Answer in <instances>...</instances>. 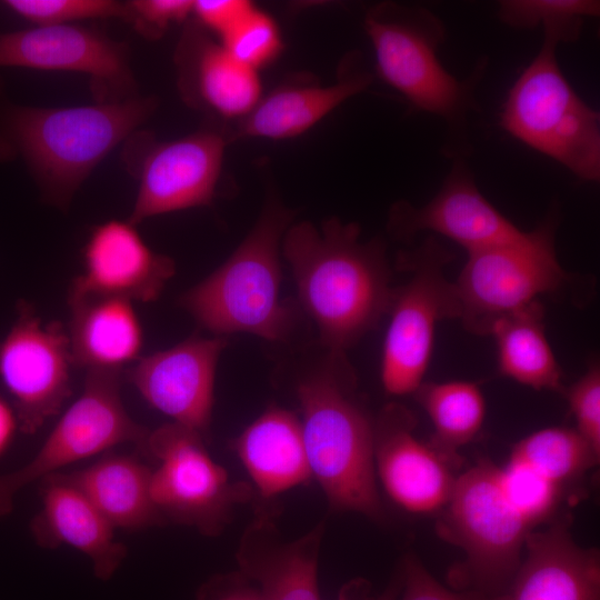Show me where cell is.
Wrapping results in <instances>:
<instances>
[{"label": "cell", "mask_w": 600, "mask_h": 600, "mask_svg": "<svg viewBox=\"0 0 600 600\" xmlns=\"http://www.w3.org/2000/svg\"><path fill=\"white\" fill-rule=\"evenodd\" d=\"M600 2L594 0H502L498 17L514 29L541 27L543 40L556 46L579 39L586 19L598 18Z\"/></svg>", "instance_id": "cell-30"}, {"label": "cell", "mask_w": 600, "mask_h": 600, "mask_svg": "<svg viewBox=\"0 0 600 600\" xmlns=\"http://www.w3.org/2000/svg\"><path fill=\"white\" fill-rule=\"evenodd\" d=\"M227 343L226 337H189L140 357L127 371V380L153 409L203 436L211 421L218 361Z\"/></svg>", "instance_id": "cell-15"}, {"label": "cell", "mask_w": 600, "mask_h": 600, "mask_svg": "<svg viewBox=\"0 0 600 600\" xmlns=\"http://www.w3.org/2000/svg\"><path fill=\"white\" fill-rule=\"evenodd\" d=\"M438 524L439 533L467 557L459 579L470 590L508 593L531 528L506 499L499 468L488 460L457 478Z\"/></svg>", "instance_id": "cell-8"}, {"label": "cell", "mask_w": 600, "mask_h": 600, "mask_svg": "<svg viewBox=\"0 0 600 600\" xmlns=\"http://www.w3.org/2000/svg\"><path fill=\"white\" fill-rule=\"evenodd\" d=\"M256 6L248 0H196L192 14L219 39L231 31Z\"/></svg>", "instance_id": "cell-37"}, {"label": "cell", "mask_w": 600, "mask_h": 600, "mask_svg": "<svg viewBox=\"0 0 600 600\" xmlns=\"http://www.w3.org/2000/svg\"><path fill=\"white\" fill-rule=\"evenodd\" d=\"M156 108L153 98L93 104L11 107L0 124V159L20 157L49 202L66 208L93 169Z\"/></svg>", "instance_id": "cell-2"}, {"label": "cell", "mask_w": 600, "mask_h": 600, "mask_svg": "<svg viewBox=\"0 0 600 600\" xmlns=\"http://www.w3.org/2000/svg\"><path fill=\"white\" fill-rule=\"evenodd\" d=\"M219 42L236 59L258 71L274 61L283 49L279 26L257 6Z\"/></svg>", "instance_id": "cell-32"}, {"label": "cell", "mask_w": 600, "mask_h": 600, "mask_svg": "<svg viewBox=\"0 0 600 600\" xmlns=\"http://www.w3.org/2000/svg\"><path fill=\"white\" fill-rule=\"evenodd\" d=\"M356 58L346 59L341 74L332 84H288L262 97L240 120L236 137L283 140L308 131L370 86L371 74L358 67Z\"/></svg>", "instance_id": "cell-22"}, {"label": "cell", "mask_w": 600, "mask_h": 600, "mask_svg": "<svg viewBox=\"0 0 600 600\" xmlns=\"http://www.w3.org/2000/svg\"><path fill=\"white\" fill-rule=\"evenodd\" d=\"M83 271L68 296H109L156 301L176 273L174 261L153 251L136 226L111 219L91 230L82 249Z\"/></svg>", "instance_id": "cell-18"}, {"label": "cell", "mask_w": 600, "mask_h": 600, "mask_svg": "<svg viewBox=\"0 0 600 600\" xmlns=\"http://www.w3.org/2000/svg\"><path fill=\"white\" fill-rule=\"evenodd\" d=\"M281 246L299 303L330 352L344 353L389 312L394 288L384 244L360 241L357 223L301 221L288 227Z\"/></svg>", "instance_id": "cell-1"}, {"label": "cell", "mask_w": 600, "mask_h": 600, "mask_svg": "<svg viewBox=\"0 0 600 600\" xmlns=\"http://www.w3.org/2000/svg\"><path fill=\"white\" fill-rule=\"evenodd\" d=\"M234 446L262 497H274L311 478L301 421L286 409L266 410Z\"/></svg>", "instance_id": "cell-24"}, {"label": "cell", "mask_w": 600, "mask_h": 600, "mask_svg": "<svg viewBox=\"0 0 600 600\" xmlns=\"http://www.w3.org/2000/svg\"><path fill=\"white\" fill-rule=\"evenodd\" d=\"M353 379L344 353L329 351L328 364L299 382L302 436L311 477L329 503L374 517L373 421L351 396Z\"/></svg>", "instance_id": "cell-3"}, {"label": "cell", "mask_w": 600, "mask_h": 600, "mask_svg": "<svg viewBox=\"0 0 600 600\" xmlns=\"http://www.w3.org/2000/svg\"><path fill=\"white\" fill-rule=\"evenodd\" d=\"M502 492L516 512L532 528L554 511L561 486L538 471L510 461L499 468Z\"/></svg>", "instance_id": "cell-31"}, {"label": "cell", "mask_w": 600, "mask_h": 600, "mask_svg": "<svg viewBox=\"0 0 600 600\" xmlns=\"http://www.w3.org/2000/svg\"><path fill=\"white\" fill-rule=\"evenodd\" d=\"M42 508L30 528L44 548L68 544L86 554L101 580L110 579L127 554L114 539V528L91 500L66 476L53 473L40 481Z\"/></svg>", "instance_id": "cell-19"}, {"label": "cell", "mask_w": 600, "mask_h": 600, "mask_svg": "<svg viewBox=\"0 0 600 600\" xmlns=\"http://www.w3.org/2000/svg\"><path fill=\"white\" fill-rule=\"evenodd\" d=\"M364 29L379 76L418 110L441 118L454 132L464 129L484 64L466 80L446 69L439 57L443 22L423 7L381 3L367 13Z\"/></svg>", "instance_id": "cell-5"}, {"label": "cell", "mask_w": 600, "mask_h": 600, "mask_svg": "<svg viewBox=\"0 0 600 600\" xmlns=\"http://www.w3.org/2000/svg\"><path fill=\"white\" fill-rule=\"evenodd\" d=\"M68 337L73 364L118 370L140 358L143 329L133 302L109 296H68Z\"/></svg>", "instance_id": "cell-23"}, {"label": "cell", "mask_w": 600, "mask_h": 600, "mask_svg": "<svg viewBox=\"0 0 600 600\" xmlns=\"http://www.w3.org/2000/svg\"><path fill=\"white\" fill-rule=\"evenodd\" d=\"M126 4V18L137 31L149 39H157L177 22L192 14V0H133Z\"/></svg>", "instance_id": "cell-35"}, {"label": "cell", "mask_w": 600, "mask_h": 600, "mask_svg": "<svg viewBox=\"0 0 600 600\" xmlns=\"http://www.w3.org/2000/svg\"><path fill=\"white\" fill-rule=\"evenodd\" d=\"M544 311L534 301L497 319L490 327L497 346L498 370L534 390L563 391L562 370L547 339Z\"/></svg>", "instance_id": "cell-27"}, {"label": "cell", "mask_w": 600, "mask_h": 600, "mask_svg": "<svg viewBox=\"0 0 600 600\" xmlns=\"http://www.w3.org/2000/svg\"><path fill=\"white\" fill-rule=\"evenodd\" d=\"M143 146L129 222L137 226L154 216L211 204L221 176L226 136L206 129L164 142L146 140Z\"/></svg>", "instance_id": "cell-14"}, {"label": "cell", "mask_w": 600, "mask_h": 600, "mask_svg": "<svg viewBox=\"0 0 600 600\" xmlns=\"http://www.w3.org/2000/svg\"><path fill=\"white\" fill-rule=\"evenodd\" d=\"M413 414L386 406L373 421L374 468L390 498L412 513H432L448 503L457 478L450 461L414 436Z\"/></svg>", "instance_id": "cell-17"}, {"label": "cell", "mask_w": 600, "mask_h": 600, "mask_svg": "<svg viewBox=\"0 0 600 600\" xmlns=\"http://www.w3.org/2000/svg\"><path fill=\"white\" fill-rule=\"evenodd\" d=\"M68 331L44 322L27 302L0 340V381L13 401L19 428L37 432L72 392Z\"/></svg>", "instance_id": "cell-12"}, {"label": "cell", "mask_w": 600, "mask_h": 600, "mask_svg": "<svg viewBox=\"0 0 600 600\" xmlns=\"http://www.w3.org/2000/svg\"><path fill=\"white\" fill-rule=\"evenodd\" d=\"M0 67L86 73L97 102L133 97L128 48L77 23L0 33Z\"/></svg>", "instance_id": "cell-13"}, {"label": "cell", "mask_w": 600, "mask_h": 600, "mask_svg": "<svg viewBox=\"0 0 600 600\" xmlns=\"http://www.w3.org/2000/svg\"><path fill=\"white\" fill-rule=\"evenodd\" d=\"M558 46H542L510 88L501 128L581 180L600 179V116L574 91L559 67Z\"/></svg>", "instance_id": "cell-6"}, {"label": "cell", "mask_w": 600, "mask_h": 600, "mask_svg": "<svg viewBox=\"0 0 600 600\" xmlns=\"http://www.w3.org/2000/svg\"><path fill=\"white\" fill-rule=\"evenodd\" d=\"M4 7L36 26L76 24L88 19L126 18V4L113 0H6Z\"/></svg>", "instance_id": "cell-33"}, {"label": "cell", "mask_w": 600, "mask_h": 600, "mask_svg": "<svg viewBox=\"0 0 600 600\" xmlns=\"http://www.w3.org/2000/svg\"><path fill=\"white\" fill-rule=\"evenodd\" d=\"M451 260V252L433 236L402 256L410 277L393 292L380 370L382 387L391 396L418 390L431 361L438 322L458 319L453 282L444 274Z\"/></svg>", "instance_id": "cell-9"}, {"label": "cell", "mask_w": 600, "mask_h": 600, "mask_svg": "<svg viewBox=\"0 0 600 600\" xmlns=\"http://www.w3.org/2000/svg\"><path fill=\"white\" fill-rule=\"evenodd\" d=\"M401 580L403 587L401 600H509L508 593L452 591L437 581L414 556L404 559Z\"/></svg>", "instance_id": "cell-36"}, {"label": "cell", "mask_w": 600, "mask_h": 600, "mask_svg": "<svg viewBox=\"0 0 600 600\" xmlns=\"http://www.w3.org/2000/svg\"><path fill=\"white\" fill-rule=\"evenodd\" d=\"M321 527L282 544L264 542L260 520L246 533L238 562L260 586L263 600H320L318 549Z\"/></svg>", "instance_id": "cell-25"}, {"label": "cell", "mask_w": 600, "mask_h": 600, "mask_svg": "<svg viewBox=\"0 0 600 600\" xmlns=\"http://www.w3.org/2000/svg\"><path fill=\"white\" fill-rule=\"evenodd\" d=\"M556 226L551 216L519 241L468 252L453 288L469 332L487 336L497 319L579 281L557 258Z\"/></svg>", "instance_id": "cell-7"}, {"label": "cell", "mask_w": 600, "mask_h": 600, "mask_svg": "<svg viewBox=\"0 0 600 600\" xmlns=\"http://www.w3.org/2000/svg\"><path fill=\"white\" fill-rule=\"evenodd\" d=\"M600 453L576 429L550 427L514 444L510 461L524 464L561 486L588 471Z\"/></svg>", "instance_id": "cell-29"}, {"label": "cell", "mask_w": 600, "mask_h": 600, "mask_svg": "<svg viewBox=\"0 0 600 600\" xmlns=\"http://www.w3.org/2000/svg\"><path fill=\"white\" fill-rule=\"evenodd\" d=\"M200 600H263L259 589L247 583L244 576L220 577L203 586Z\"/></svg>", "instance_id": "cell-38"}, {"label": "cell", "mask_w": 600, "mask_h": 600, "mask_svg": "<svg viewBox=\"0 0 600 600\" xmlns=\"http://www.w3.org/2000/svg\"><path fill=\"white\" fill-rule=\"evenodd\" d=\"M177 60L181 92L193 106L241 120L262 98L259 71L236 59L199 27L187 28Z\"/></svg>", "instance_id": "cell-21"}, {"label": "cell", "mask_w": 600, "mask_h": 600, "mask_svg": "<svg viewBox=\"0 0 600 600\" xmlns=\"http://www.w3.org/2000/svg\"><path fill=\"white\" fill-rule=\"evenodd\" d=\"M158 467L151 470L150 494L163 518L217 532L232 506L246 494L208 453L202 434L171 422L149 431L142 447Z\"/></svg>", "instance_id": "cell-11"}, {"label": "cell", "mask_w": 600, "mask_h": 600, "mask_svg": "<svg viewBox=\"0 0 600 600\" xmlns=\"http://www.w3.org/2000/svg\"><path fill=\"white\" fill-rule=\"evenodd\" d=\"M120 383L121 371H87L81 394L62 414L33 458L22 467L0 474V519L10 513L16 494L28 484L118 444H144L149 430L127 412Z\"/></svg>", "instance_id": "cell-10"}, {"label": "cell", "mask_w": 600, "mask_h": 600, "mask_svg": "<svg viewBox=\"0 0 600 600\" xmlns=\"http://www.w3.org/2000/svg\"><path fill=\"white\" fill-rule=\"evenodd\" d=\"M578 433L600 453V368L592 362L586 373L563 389Z\"/></svg>", "instance_id": "cell-34"}, {"label": "cell", "mask_w": 600, "mask_h": 600, "mask_svg": "<svg viewBox=\"0 0 600 600\" xmlns=\"http://www.w3.org/2000/svg\"><path fill=\"white\" fill-rule=\"evenodd\" d=\"M401 586H402V580H401V576H400V580L397 582V581H393L387 589L386 591L380 596L378 597L377 599L374 600H396L397 599V596L399 593V590L401 589Z\"/></svg>", "instance_id": "cell-40"}, {"label": "cell", "mask_w": 600, "mask_h": 600, "mask_svg": "<svg viewBox=\"0 0 600 600\" xmlns=\"http://www.w3.org/2000/svg\"><path fill=\"white\" fill-rule=\"evenodd\" d=\"M18 427L19 420L13 406L0 397V454L11 443Z\"/></svg>", "instance_id": "cell-39"}, {"label": "cell", "mask_w": 600, "mask_h": 600, "mask_svg": "<svg viewBox=\"0 0 600 600\" xmlns=\"http://www.w3.org/2000/svg\"><path fill=\"white\" fill-rule=\"evenodd\" d=\"M66 476L114 529H143L163 519L150 494L151 469L133 457L106 456Z\"/></svg>", "instance_id": "cell-26"}, {"label": "cell", "mask_w": 600, "mask_h": 600, "mask_svg": "<svg viewBox=\"0 0 600 600\" xmlns=\"http://www.w3.org/2000/svg\"><path fill=\"white\" fill-rule=\"evenodd\" d=\"M433 426L430 444L453 461L457 451L481 430L486 401L471 381L422 382L413 393Z\"/></svg>", "instance_id": "cell-28"}, {"label": "cell", "mask_w": 600, "mask_h": 600, "mask_svg": "<svg viewBox=\"0 0 600 600\" xmlns=\"http://www.w3.org/2000/svg\"><path fill=\"white\" fill-rule=\"evenodd\" d=\"M524 547L527 557L510 586L509 600H599V556L573 540L568 521L529 531Z\"/></svg>", "instance_id": "cell-20"}, {"label": "cell", "mask_w": 600, "mask_h": 600, "mask_svg": "<svg viewBox=\"0 0 600 600\" xmlns=\"http://www.w3.org/2000/svg\"><path fill=\"white\" fill-rule=\"evenodd\" d=\"M393 237L409 240L429 231L446 237L467 252L523 239L521 230L479 190L462 159H457L437 194L421 207L398 201L389 214Z\"/></svg>", "instance_id": "cell-16"}, {"label": "cell", "mask_w": 600, "mask_h": 600, "mask_svg": "<svg viewBox=\"0 0 600 600\" xmlns=\"http://www.w3.org/2000/svg\"><path fill=\"white\" fill-rule=\"evenodd\" d=\"M291 220L279 201L268 202L231 256L186 291L179 304L213 336L247 332L271 342L287 340L298 313L280 297L279 248Z\"/></svg>", "instance_id": "cell-4"}]
</instances>
